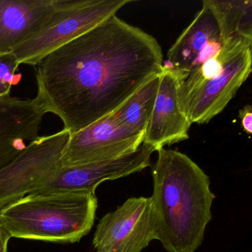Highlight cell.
<instances>
[{"label": "cell", "mask_w": 252, "mask_h": 252, "mask_svg": "<svg viewBox=\"0 0 252 252\" xmlns=\"http://www.w3.org/2000/svg\"><path fill=\"white\" fill-rule=\"evenodd\" d=\"M239 116L241 119L242 126L245 132L249 135L252 133V108L250 104L245 106L239 112Z\"/></svg>", "instance_id": "obj_17"}, {"label": "cell", "mask_w": 252, "mask_h": 252, "mask_svg": "<svg viewBox=\"0 0 252 252\" xmlns=\"http://www.w3.org/2000/svg\"><path fill=\"white\" fill-rule=\"evenodd\" d=\"M57 0H0V55L12 52L46 24Z\"/></svg>", "instance_id": "obj_13"}, {"label": "cell", "mask_w": 252, "mask_h": 252, "mask_svg": "<svg viewBox=\"0 0 252 252\" xmlns=\"http://www.w3.org/2000/svg\"><path fill=\"white\" fill-rule=\"evenodd\" d=\"M159 74L113 112L119 122L134 132L145 135L158 90Z\"/></svg>", "instance_id": "obj_15"}, {"label": "cell", "mask_w": 252, "mask_h": 252, "mask_svg": "<svg viewBox=\"0 0 252 252\" xmlns=\"http://www.w3.org/2000/svg\"><path fill=\"white\" fill-rule=\"evenodd\" d=\"M163 63L156 38L113 15L38 63L36 98L73 134L117 110Z\"/></svg>", "instance_id": "obj_1"}, {"label": "cell", "mask_w": 252, "mask_h": 252, "mask_svg": "<svg viewBox=\"0 0 252 252\" xmlns=\"http://www.w3.org/2000/svg\"><path fill=\"white\" fill-rule=\"evenodd\" d=\"M185 78L164 66L159 74L158 90L143 141L156 151L189 138L191 124L178 100L180 85Z\"/></svg>", "instance_id": "obj_10"}, {"label": "cell", "mask_w": 252, "mask_h": 252, "mask_svg": "<svg viewBox=\"0 0 252 252\" xmlns=\"http://www.w3.org/2000/svg\"><path fill=\"white\" fill-rule=\"evenodd\" d=\"M132 0H57L46 24L12 51L19 64L37 65L52 51L113 15Z\"/></svg>", "instance_id": "obj_4"}, {"label": "cell", "mask_w": 252, "mask_h": 252, "mask_svg": "<svg viewBox=\"0 0 252 252\" xmlns=\"http://www.w3.org/2000/svg\"><path fill=\"white\" fill-rule=\"evenodd\" d=\"M153 168L152 205L157 240L168 252H194L212 220L210 179L191 158L161 148Z\"/></svg>", "instance_id": "obj_2"}, {"label": "cell", "mask_w": 252, "mask_h": 252, "mask_svg": "<svg viewBox=\"0 0 252 252\" xmlns=\"http://www.w3.org/2000/svg\"><path fill=\"white\" fill-rule=\"evenodd\" d=\"M20 65L12 52L0 55V98L10 95L15 73Z\"/></svg>", "instance_id": "obj_16"}, {"label": "cell", "mask_w": 252, "mask_h": 252, "mask_svg": "<svg viewBox=\"0 0 252 252\" xmlns=\"http://www.w3.org/2000/svg\"><path fill=\"white\" fill-rule=\"evenodd\" d=\"M222 45V69L190 89L178 91L180 107L191 124H206L220 114L252 72V41L234 36Z\"/></svg>", "instance_id": "obj_5"}, {"label": "cell", "mask_w": 252, "mask_h": 252, "mask_svg": "<svg viewBox=\"0 0 252 252\" xmlns=\"http://www.w3.org/2000/svg\"><path fill=\"white\" fill-rule=\"evenodd\" d=\"M207 2L218 20L222 44L234 36L252 41V0H207Z\"/></svg>", "instance_id": "obj_14"}, {"label": "cell", "mask_w": 252, "mask_h": 252, "mask_svg": "<svg viewBox=\"0 0 252 252\" xmlns=\"http://www.w3.org/2000/svg\"><path fill=\"white\" fill-rule=\"evenodd\" d=\"M67 129L39 136L16 158L0 168V208L34 192L61 166L70 139Z\"/></svg>", "instance_id": "obj_6"}, {"label": "cell", "mask_w": 252, "mask_h": 252, "mask_svg": "<svg viewBox=\"0 0 252 252\" xmlns=\"http://www.w3.org/2000/svg\"><path fill=\"white\" fill-rule=\"evenodd\" d=\"M11 238V236L0 220V252H8V242Z\"/></svg>", "instance_id": "obj_18"}, {"label": "cell", "mask_w": 252, "mask_h": 252, "mask_svg": "<svg viewBox=\"0 0 252 252\" xmlns=\"http://www.w3.org/2000/svg\"><path fill=\"white\" fill-rule=\"evenodd\" d=\"M98 208L93 191L32 193L0 209L11 237L76 243L92 229Z\"/></svg>", "instance_id": "obj_3"}, {"label": "cell", "mask_w": 252, "mask_h": 252, "mask_svg": "<svg viewBox=\"0 0 252 252\" xmlns=\"http://www.w3.org/2000/svg\"><path fill=\"white\" fill-rule=\"evenodd\" d=\"M47 113L36 98H0V168L12 161L39 138Z\"/></svg>", "instance_id": "obj_12"}, {"label": "cell", "mask_w": 252, "mask_h": 252, "mask_svg": "<svg viewBox=\"0 0 252 252\" xmlns=\"http://www.w3.org/2000/svg\"><path fill=\"white\" fill-rule=\"evenodd\" d=\"M222 46L218 20L207 0H204L194 20L168 51L163 66L187 76L216 56Z\"/></svg>", "instance_id": "obj_11"}, {"label": "cell", "mask_w": 252, "mask_h": 252, "mask_svg": "<svg viewBox=\"0 0 252 252\" xmlns=\"http://www.w3.org/2000/svg\"><path fill=\"white\" fill-rule=\"evenodd\" d=\"M157 240L151 197H130L97 225L93 244L96 252H142Z\"/></svg>", "instance_id": "obj_7"}, {"label": "cell", "mask_w": 252, "mask_h": 252, "mask_svg": "<svg viewBox=\"0 0 252 252\" xmlns=\"http://www.w3.org/2000/svg\"><path fill=\"white\" fill-rule=\"evenodd\" d=\"M144 138V134L126 127L112 113L70 135L61 166L70 167L117 158L138 150Z\"/></svg>", "instance_id": "obj_8"}, {"label": "cell", "mask_w": 252, "mask_h": 252, "mask_svg": "<svg viewBox=\"0 0 252 252\" xmlns=\"http://www.w3.org/2000/svg\"><path fill=\"white\" fill-rule=\"evenodd\" d=\"M154 152V147L143 143L135 152L117 158L70 167L61 166L33 193L95 192V189L104 181L124 178L151 166L150 158Z\"/></svg>", "instance_id": "obj_9"}]
</instances>
